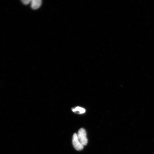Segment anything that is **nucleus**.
<instances>
[{"mask_svg": "<svg viewBox=\"0 0 154 154\" xmlns=\"http://www.w3.org/2000/svg\"><path fill=\"white\" fill-rule=\"evenodd\" d=\"M72 110L74 112H78L79 113H80V114L84 113L86 111L85 109L80 107H77L73 109H72Z\"/></svg>", "mask_w": 154, "mask_h": 154, "instance_id": "obj_4", "label": "nucleus"}, {"mask_svg": "<svg viewBox=\"0 0 154 154\" xmlns=\"http://www.w3.org/2000/svg\"><path fill=\"white\" fill-rule=\"evenodd\" d=\"M72 142L73 146L77 151H82L83 149L84 146L80 143L76 134H74L73 135Z\"/></svg>", "mask_w": 154, "mask_h": 154, "instance_id": "obj_2", "label": "nucleus"}, {"mask_svg": "<svg viewBox=\"0 0 154 154\" xmlns=\"http://www.w3.org/2000/svg\"><path fill=\"white\" fill-rule=\"evenodd\" d=\"M77 136L79 140L83 145L86 146L87 144L88 140L87 138L86 132L84 128H81L79 130Z\"/></svg>", "mask_w": 154, "mask_h": 154, "instance_id": "obj_1", "label": "nucleus"}, {"mask_svg": "<svg viewBox=\"0 0 154 154\" xmlns=\"http://www.w3.org/2000/svg\"><path fill=\"white\" fill-rule=\"evenodd\" d=\"M31 1L30 0H22V2L23 4L26 5H28L30 2H31Z\"/></svg>", "mask_w": 154, "mask_h": 154, "instance_id": "obj_5", "label": "nucleus"}, {"mask_svg": "<svg viewBox=\"0 0 154 154\" xmlns=\"http://www.w3.org/2000/svg\"><path fill=\"white\" fill-rule=\"evenodd\" d=\"M31 7L34 10L38 9L41 6L42 1L41 0H32L31 1Z\"/></svg>", "mask_w": 154, "mask_h": 154, "instance_id": "obj_3", "label": "nucleus"}]
</instances>
